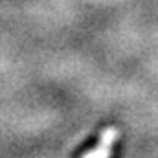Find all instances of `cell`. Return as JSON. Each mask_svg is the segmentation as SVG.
<instances>
[{
  "instance_id": "1",
  "label": "cell",
  "mask_w": 158,
  "mask_h": 158,
  "mask_svg": "<svg viewBox=\"0 0 158 158\" xmlns=\"http://www.w3.org/2000/svg\"><path fill=\"white\" fill-rule=\"evenodd\" d=\"M116 140H118V131L116 129H105L101 138H99L98 147L88 151L83 158H109L110 156V147H112V143Z\"/></svg>"
}]
</instances>
